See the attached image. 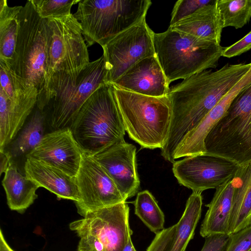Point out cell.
<instances>
[{"instance_id": "cell-23", "label": "cell", "mask_w": 251, "mask_h": 251, "mask_svg": "<svg viewBox=\"0 0 251 251\" xmlns=\"http://www.w3.org/2000/svg\"><path fill=\"white\" fill-rule=\"evenodd\" d=\"M2 185L9 208L19 213L24 212L38 197L36 191L39 187L21 174L15 164L11 162L4 173Z\"/></svg>"}, {"instance_id": "cell-18", "label": "cell", "mask_w": 251, "mask_h": 251, "mask_svg": "<svg viewBox=\"0 0 251 251\" xmlns=\"http://www.w3.org/2000/svg\"><path fill=\"white\" fill-rule=\"evenodd\" d=\"M110 84L121 90L155 97L167 96L170 89L155 55L137 62Z\"/></svg>"}, {"instance_id": "cell-19", "label": "cell", "mask_w": 251, "mask_h": 251, "mask_svg": "<svg viewBox=\"0 0 251 251\" xmlns=\"http://www.w3.org/2000/svg\"><path fill=\"white\" fill-rule=\"evenodd\" d=\"M25 176L39 187L55 194L58 199L79 201L75 177L43 160L26 158L24 165Z\"/></svg>"}, {"instance_id": "cell-25", "label": "cell", "mask_w": 251, "mask_h": 251, "mask_svg": "<svg viewBox=\"0 0 251 251\" xmlns=\"http://www.w3.org/2000/svg\"><path fill=\"white\" fill-rule=\"evenodd\" d=\"M202 205L201 193L193 192L188 199L184 212L176 223V235L169 251H185L193 239L201 218Z\"/></svg>"}, {"instance_id": "cell-32", "label": "cell", "mask_w": 251, "mask_h": 251, "mask_svg": "<svg viewBox=\"0 0 251 251\" xmlns=\"http://www.w3.org/2000/svg\"><path fill=\"white\" fill-rule=\"evenodd\" d=\"M176 224L155 234L147 251H169L176 230Z\"/></svg>"}, {"instance_id": "cell-38", "label": "cell", "mask_w": 251, "mask_h": 251, "mask_svg": "<svg viewBox=\"0 0 251 251\" xmlns=\"http://www.w3.org/2000/svg\"><path fill=\"white\" fill-rule=\"evenodd\" d=\"M123 251H137L133 245L131 237H129Z\"/></svg>"}, {"instance_id": "cell-6", "label": "cell", "mask_w": 251, "mask_h": 251, "mask_svg": "<svg viewBox=\"0 0 251 251\" xmlns=\"http://www.w3.org/2000/svg\"><path fill=\"white\" fill-rule=\"evenodd\" d=\"M114 88L129 137L142 148L161 149L168 139L172 119L168 96L151 97Z\"/></svg>"}, {"instance_id": "cell-27", "label": "cell", "mask_w": 251, "mask_h": 251, "mask_svg": "<svg viewBox=\"0 0 251 251\" xmlns=\"http://www.w3.org/2000/svg\"><path fill=\"white\" fill-rule=\"evenodd\" d=\"M135 214L155 234L164 229L165 216L148 190L138 193L134 202Z\"/></svg>"}, {"instance_id": "cell-3", "label": "cell", "mask_w": 251, "mask_h": 251, "mask_svg": "<svg viewBox=\"0 0 251 251\" xmlns=\"http://www.w3.org/2000/svg\"><path fill=\"white\" fill-rule=\"evenodd\" d=\"M70 128L82 152L89 156L125 141L126 131L112 85L99 86L82 105Z\"/></svg>"}, {"instance_id": "cell-14", "label": "cell", "mask_w": 251, "mask_h": 251, "mask_svg": "<svg viewBox=\"0 0 251 251\" xmlns=\"http://www.w3.org/2000/svg\"><path fill=\"white\" fill-rule=\"evenodd\" d=\"M82 154L71 128H66L45 134L38 146L25 156L43 160L75 177Z\"/></svg>"}, {"instance_id": "cell-12", "label": "cell", "mask_w": 251, "mask_h": 251, "mask_svg": "<svg viewBox=\"0 0 251 251\" xmlns=\"http://www.w3.org/2000/svg\"><path fill=\"white\" fill-rule=\"evenodd\" d=\"M240 167L224 158L203 153L176 161L172 170L180 185L201 193L216 189L232 178Z\"/></svg>"}, {"instance_id": "cell-34", "label": "cell", "mask_w": 251, "mask_h": 251, "mask_svg": "<svg viewBox=\"0 0 251 251\" xmlns=\"http://www.w3.org/2000/svg\"><path fill=\"white\" fill-rule=\"evenodd\" d=\"M230 235L216 234L205 237V242L201 251H224Z\"/></svg>"}, {"instance_id": "cell-29", "label": "cell", "mask_w": 251, "mask_h": 251, "mask_svg": "<svg viewBox=\"0 0 251 251\" xmlns=\"http://www.w3.org/2000/svg\"><path fill=\"white\" fill-rule=\"evenodd\" d=\"M81 0H31L38 15L43 19L71 14L72 6Z\"/></svg>"}, {"instance_id": "cell-16", "label": "cell", "mask_w": 251, "mask_h": 251, "mask_svg": "<svg viewBox=\"0 0 251 251\" xmlns=\"http://www.w3.org/2000/svg\"><path fill=\"white\" fill-rule=\"evenodd\" d=\"M251 85V68L221 98L199 125L188 133L177 147L174 160L205 153L204 139L213 126L224 116L234 98Z\"/></svg>"}, {"instance_id": "cell-11", "label": "cell", "mask_w": 251, "mask_h": 251, "mask_svg": "<svg viewBox=\"0 0 251 251\" xmlns=\"http://www.w3.org/2000/svg\"><path fill=\"white\" fill-rule=\"evenodd\" d=\"M154 33L144 19L102 47L106 71L105 83L115 81L137 62L155 55Z\"/></svg>"}, {"instance_id": "cell-31", "label": "cell", "mask_w": 251, "mask_h": 251, "mask_svg": "<svg viewBox=\"0 0 251 251\" xmlns=\"http://www.w3.org/2000/svg\"><path fill=\"white\" fill-rule=\"evenodd\" d=\"M251 226L230 234L224 251H251Z\"/></svg>"}, {"instance_id": "cell-17", "label": "cell", "mask_w": 251, "mask_h": 251, "mask_svg": "<svg viewBox=\"0 0 251 251\" xmlns=\"http://www.w3.org/2000/svg\"><path fill=\"white\" fill-rule=\"evenodd\" d=\"M38 91L35 87L15 88L8 99L0 89V151H4L23 127L35 108Z\"/></svg>"}, {"instance_id": "cell-10", "label": "cell", "mask_w": 251, "mask_h": 251, "mask_svg": "<svg viewBox=\"0 0 251 251\" xmlns=\"http://www.w3.org/2000/svg\"><path fill=\"white\" fill-rule=\"evenodd\" d=\"M83 36L81 25L72 13L47 19V80L61 72L76 81L90 62Z\"/></svg>"}, {"instance_id": "cell-8", "label": "cell", "mask_w": 251, "mask_h": 251, "mask_svg": "<svg viewBox=\"0 0 251 251\" xmlns=\"http://www.w3.org/2000/svg\"><path fill=\"white\" fill-rule=\"evenodd\" d=\"M205 153L245 166L251 162V85L233 100L204 139Z\"/></svg>"}, {"instance_id": "cell-9", "label": "cell", "mask_w": 251, "mask_h": 251, "mask_svg": "<svg viewBox=\"0 0 251 251\" xmlns=\"http://www.w3.org/2000/svg\"><path fill=\"white\" fill-rule=\"evenodd\" d=\"M129 214L124 202L88 212L70 223L80 238L77 251H123L133 233Z\"/></svg>"}, {"instance_id": "cell-2", "label": "cell", "mask_w": 251, "mask_h": 251, "mask_svg": "<svg viewBox=\"0 0 251 251\" xmlns=\"http://www.w3.org/2000/svg\"><path fill=\"white\" fill-rule=\"evenodd\" d=\"M103 55L90 62L74 82L67 74L54 73L38 93L36 106L49 117L54 130L71 128L80 108L91 94L105 83Z\"/></svg>"}, {"instance_id": "cell-4", "label": "cell", "mask_w": 251, "mask_h": 251, "mask_svg": "<svg viewBox=\"0 0 251 251\" xmlns=\"http://www.w3.org/2000/svg\"><path fill=\"white\" fill-rule=\"evenodd\" d=\"M155 56L170 84L215 68L225 48L169 27L153 35Z\"/></svg>"}, {"instance_id": "cell-30", "label": "cell", "mask_w": 251, "mask_h": 251, "mask_svg": "<svg viewBox=\"0 0 251 251\" xmlns=\"http://www.w3.org/2000/svg\"><path fill=\"white\" fill-rule=\"evenodd\" d=\"M214 0H179L172 10L170 26L190 15L199 8L207 5Z\"/></svg>"}, {"instance_id": "cell-37", "label": "cell", "mask_w": 251, "mask_h": 251, "mask_svg": "<svg viewBox=\"0 0 251 251\" xmlns=\"http://www.w3.org/2000/svg\"><path fill=\"white\" fill-rule=\"evenodd\" d=\"M0 251H14L6 241L1 230H0Z\"/></svg>"}, {"instance_id": "cell-22", "label": "cell", "mask_w": 251, "mask_h": 251, "mask_svg": "<svg viewBox=\"0 0 251 251\" xmlns=\"http://www.w3.org/2000/svg\"><path fill=\"white\" fill-rule=\"evenodd\" d=\"M233 193L229 235L251 226V162L240 166L232 178Z\"/></svg>"}, {"instance_id": "cell-28", "label": "cell", "mask_w": 251, "mask_h": 251, "mask_svg": "<svg viewBox=\"0 0 251 251\" xmlns=\"http://www.w3.org/2000/svg\"><path fill=\"white\" fill-rule=\"evenodd\" d=\"M224 28L244 26L251 19V0H218Z\"/></svg>"}, {"instance_id": "cell-26", "label": "cell", "mask_w": 251, "mask_h": 251, "mask_svg": "<svg viewBox=\"0 0 251 251\" xmlns=\"http://www.w3.org/2000/svg\"><path fill=\"white\" fill-rule=\"evenodd\" d=\"M28 122L7 151L11 158L25 155L35 149L44 137L47 115L36 106Z\"/></svg>"}, {"instance_id": "cell-33", "label": "cell", "mask_w": 251, "mask_h": 251, "mask_svg": "<svg viewBox=\"0 0 251 251\" xmlns=\"http://www.w3.org/2000/svg\"><path fill=\"white\" fill-rule=\"evenodd\" d=\"M251 49V30L239 41L225 48L222 56L231 58L242 54Z\"/></svg>"}, {"instance_id": "cell-1", "label": "cell", "mask_w": 251, "mask_h": 251, "mask_svg": "<svg viewBox=\"0 0 251 251\" xmlns=\"http://www.w3.org/2000/svg\"><path fill=\"white\" fill-rule=\"evenodd\" d=\"M251 68V62L226 64L215 71L195 74L170 88L167 96L171 103L172 119L168 139L160 149L166 160L175 162L174 153L184 136Z\"/></svg>"}, {"instance_id": "cell-20", "label": "cell", "mask_w": 251, "mask_h": 251, "mask_svg": "<svg viewBox=\"0 0 251 251\" xmlns=\"http://www.w3.org/2000/svg\"><path fill=\"white\" fill-rule=\"evenodd\" d=\"M217 0H214L169 27L198 38L220 44L224 26Z\"/></svg>"}, {"instance_id": "cell-39", "label": "cell", "mask_w": 251, "mask_h": 251, "mask_svg": "<svg viewBox=\"0 0 251 251\" xmlns=\"http://www.w3.org/2000/svg\"></svg>"}, {"instance_id": "cell-24", "label": "cell", "mask_w": 251, "mask_h": 251, "mask_svg": "<svg viewBox=\"0 0 251 251\" xmlns=\"http://www.w3.org/2000/svg\"><path fill=\"white\" fill-rule=\"evenodd\" d=\"M22 7H10L6 0L0 1V65L6 70L13 60Z\"/></svg>"}, {"instance_id": "cell-35", "label": "cell", "mask_w": 251, "mask_h": 251, "mask_svg": "<svg viewBox=\"0 0 251 251\" xmlns=\"http://www.w3.org/2000/svg\"><path fill=\"white\" fill-rule=\"evenodd\" d=\"M0 88L7 97L11 99L14 96L15 88L12 79L4 68L0 65Z\"/></svg>"}, {"instance_id": "cell-5", "label": "cell", "mask_w": 251, "mask_h": 251, "mask_svg": "<svg viewBox=\"0 0 251 251\" xmlns=\"http://www.w3.org/2000/svg\"><path fill=\"white\" fill-rule=\"evenodd\" d=\"M47 19L42 18L31 0H27L19 15L12 64L9 70L5 69L14 88L35 87L39 93L44 88L47 80Z\"/></svg>"}, {"instance_id": "cell-21", "label": "cell", "mask_w": 251, "mask_h": 251, "mask_svg": "<svg viewBox=\"0 0 251 251\" xmlns=\"http://www.w3.org/2000/svg\"><path fill=\"white\" fill-rule=\"evenodd\" d=\"M232 178L217 188L212 200L205 205L208 209L200 230L202 237L216 234L229 235L228 223L234 190Z\"/></svg>"}, {"instance_id": "cell-15", "label": "cell", "mask_w": 251, "mask_h": 251, "mask_svg": "<svg viewBox=\"0 0 251 251\" xmlns=\"http://www.w3.org/2000/svg\"><path fill=\"white\" fill-rule=\"evenodd\" d=\"M136 147L125 142L116 144L94 156L114 182L124 198L133 197L140 187Z\"/></svg>"}, {"instance_id": "cell-7", "label": "cell", "mask_w": 251, "mask_h": 251, "mask_svg": "<svg viewBox=\"0 0 251 251\" xmlns=\"http://www.w3.org/2000/svg\"><path fill=\"white\" fill-rule=\"evenodd\" d=\"M150 0H81L74 17L79 23L87 46L101 47L145 19Z\"/></svg>"}, {"instance_id": "cell-13", "label": "cell", "mask_w": 251, "mask_h": 251, "mask_svg": "<svg viewBox=\"0 0 251 251\" xmlns=\"http://www.w3.org/2000/svg\"><path fill=\"white\" fill-rule=\"evenodd\" d=\"M75 179L80 199L75 204L82 217L88 212L126 201L113 180L92 156L83 153Z\"/></svg>"}, {"instance_id": "cell-36", "label": "cell", "mask_w": 251, "mask_h": 251, "mask_svg": "<svg viewBox=\"0 0 251 251\" xmlns=\"http://www.w3.org/2000/svg\"><path fill=\"white\" fill-rule=\"evenodd\" d=\"M11 156L7 151H0V174L1 175L3 173H5L7 168H8L10 159H11Z\"/></svg>"}]
</instances>
